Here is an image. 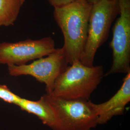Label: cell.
Returning <instances> with one entry per match:
<instances>
[{
    "instance_id": "cell-1",
    "label": "cell",
    "mask_w": 130,
    "mask_h": 130,
    "mask_svg": "<svg viewBox=\"0 0 130 130\" xmlns=\"http://www.w3.org/2000/svg\"><path fill=\"white\" fill-rule=\"evenodd\" d=\"M92 6L87 0H78L54 8V19L63 33L62 47L70 65L80 59L87 37Z\"/></svg>"
},
{
    "instance_id": "cell-2",
    "label": "cell",
    "mask_w": 130,
    "mask_h": 130,
    "mask_svg": "<svg viewBox=\"0 0 130 130\" xmlns=\"http://www.w3.org/2000/svg\"><path fill=\"white\" fill-rule=\"evenodd\" d=\"M70 65L57 77L48 94L65 99H89L101 82L102 66H87L79 60Z\"/></svg>"
},
{
    "instance_id": "cell-3",
    "label": "cell",
    "mask_w": 130,
    "mask_h": 130,
    "mask_svg": "<svg viewBox=\"0 0 130 130\" xmlns=\"http://www.w3.org/2000/svg\"><path fill=\"white\" fill-rule=\"evenodd\" d=\"M119 13L118 0H99L92 5L87 37L79 59L82 64L93 66L96 53L106 41L112 24Z\"/></svg>"
},
{
    "instance_id": "cell-4",
    "label": "cell",
    "mask_w": 130,
    "mask_h": 130,
    "mask_svg": "<svg viewBox=\"0 0 130 130\" xmlns=\"http://www.w3.org/2000/svg\"><path fill=\"white\" fill-rule=\"evenodd\" d=\"M56 112L62 130H92L98 125V116L89 99H65L44 94Z\"/></svg>"
},
{
    "instance_id": "cell-5",
    "label": "cell",
    "mask_w": 130,
    "mask_h": 130,
    "mask_svg": "<svg viewBox=\"0 0 130 130\" xmlns=\"http://www.w3.org/2000/svg\"><path fill=\"white\" fill-rule=\"evenodd\" d=\"M63 47L56 48L49 55L38 59L29 64L8 66L9 74L12 76L29 75L45 85L46 94H50L57 77L69 65Z\"/></svg>"
},
{
    "instance_id": "cell-6",
    "label": "cell",
    "mask_w": 130,
    "mask_h": 130,
    "mask_svg": "<svg viewBox=\"0 0 130 130\" xmlns=\"http://www.w3.org/2000/svg\"><path fill=\"white\" fill-rule=\"evenodd\" d=\"M119 17L112 28L110 43L112 64L107 75L130 72V0H118Z\"/></svg>"
},
{
    "instance_id": "cell-7",
    "label": "cell",
    "mask_w": 130,
    "mask_h": 130,
    "mask_svg": "<svg viewBox=\"0 0 130 130\" xmlns=\"http://www.w3.org/2000/svg\"><path fill=\"white\" fill-rule=\"evenodd\" d=\"M56 49L50 37L39 40L28 39L15 42L0 43V64L8 66L25 65L51 54Z\"/></svg>"
},
{
    "instance_id": "cell-8",
    "label": "cell",
    "mask_w": 130,
    "mask_h": 130,
    "mask_svg": "<svg viewBox=\"0 0 130 130\" xmlns=\"http://www.w3.org/2000/svg\"><path fill=\"white\" fill-rule=\"evenodd\" d=\"M130 101V72L123 79L121 88L112 98L101 104L93 103L98 116V125L107 123L114 117L124 113L126 105Z\"/></svg>"
},
{
    "instance_id": "cell-9",
    "label": "cell",
    "mask_w": 130,
    "mask_h": 130,
    "mask_svg": "<svg viewBox=\"0 0 130 130\" xmlns=\"http://www.w3.org/2000/svg\"><path fill=\"white\" fill-rule=\"evenodd\" d=\"M18 106L22 110L36 116L43 124L52 130H62L57 114L44 94L37 101L21 98Z\"/></svg>"
},
{
    "instance_id": "cell-10",
    "label": "cell",
    "mask_w": 130,
    "mask_h": 130,
    "mask_svg": "<svg viewBox=\"0 0 130 130\" xmlns=\"http://www.w3.org/2000/svg\"><path fill=\"white\" fill-rule=\"evenodd\" d=\"M25 0H0V27L13 25Z\"/></svg>"
},
{
    "instance_id": "cell-11",
    "label": "cell",
    "mask_w": 130,
    "mask_h": 130,
    "mask_svg": "<svg viewBox=\"0 0 130 130\" xmlns=\"http://www.w3.org/2000/svg\"><path fill=\"white\" fill-rule=\"evenodd\" d=\"M21 98L10 91L5 85H0V99L5 102L18 106Z\"/></svg>"
},
{
    "instance_id": "cell-12",
    "label": "cell",
    "mask_w": 130,
    "mask_h": 130,
    "mask_svg": "<svg viewBox=\"0 0 130 130\" xmlns=\"http://www.w3.org/2000/svg\"><path fill=\"white\" fill-rule=\"evenodd\" d=\"M77 1L78 0H48L50 4L52 5L54 8L65 6Z\"/></svg>"
},
{
    "instance_id": "cell-13",
    "label": "cell",
    "mask_w": 130,
    "mask_h": 130,
    "mask_svg": "<svg viewBox=\"0 0 130 130\" xmlns=\"http://www.w3.org/2000/svg\"><path fill=\"white\" fill-rule=\"evenodd\" d=\"M87 1H88V2L89 3H90V4H92V5H93L94 3L97 2H98V1H99V0H87Z\"/></svg>"
}]
</instances>
